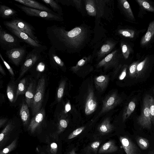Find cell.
<instances>
[{
	"label": "cell",
	"mask_w": 154,
	"mask_h": 154,
	"mask_svg": "<svg viewBox=\"0 0 154 154\" xmlns=\"http://www.w3.org/2000/svg\"><path fill=\"white\" fill-rule=\"evenodd\" d=\"M67 154H78L75 153V149H73L71 151L69 152Z\"/></svg>",
	"instance_id": "51"
},
{
	"label": "cell",
	"mask_w": 154,
	"mask_h": 154,
	"mask_svg": "<svg viewBox=\"0 0 154 154\" xmlns=\"http://www.w3.org/2000/svg\"><path fill=\"white\" fill-rule=\"evenodd\" d=\"M149 108L152 123L154 124V99L149 95Z\"/></svg>",
	"instance_id": "36"
},
{
	"label": "cell",
	"mask_w": 154,
	"mask_h": 154,
	"mask_svg": "<svg viewBox=\"0 0 154 154\" xmlns=\"http://www.w3.org/2000/svg\"><path fill=\"white\" fill-rule=\"evenodd\" d=\"M42 1L49 6L54 12L61 16L63 15L62 8L57 0H42Z\"/></svg>",
	"instance_id": "24"
},
{
	"label": "cell",
	"mask_w": 154,
	"mask_h": 154,
	"mask_svg": "<svg viewBox=\"0 0 154 154\" xmlns=\"http://www.w3.org/2000/svg\"><path fill=\"white\" fill-rule=\"evenodd\" d=\"M0 72L2 75H5L6 74L5 72L1 63H0Z\"/></svg>",
	"instance_id": "50"
},
{
	"label": "cell",
	"mask_w": 154,
	"mask_h": 154,
	"mask_svg": "<svg viewBox=\"0 0 154 154\" xmlns=\"http://www.w3.org/2000/svg\"><path fill=\"white\" fill-rule=\"evenodd\" d=\"M42 52L36 49H32L27 53L21 68L19 79L22 77L40 58L42 56Z\"/></svg>",
	"instance_id": "7"
},
{
	"label": "cell",
	"mask_w": 154,
	"mask_h": 154,
	"mask_svg": "<svg viewBox=\"0 0 154 154\" xmlns=\"http://www.w3.org/2000/svg\"><path fill=\"white\" fill-rule=\"evenodd\" d=\"M87 59L88 58L86 57H85L82 59L78 62L75 66L73 67L72 68H76L83 66L84 65Z\"/></svg>",
	"instance_id": "43"
},
{
	"label": "cell",
	"mask_w": 154,
	"mask_h": 154,
	"mask_svg": "<svg viewBox=\"0 0 154 154\" xmlns=\"http://www.w3.org/2000/svg\"><path fill=\"white\" fill-rule=\"evenodd\" d=\"M100 144L99 141H96L93 142L91 145V147L94 151H97Z\"/></svg>",
	"instance_id": "44"
},
{
	"label": "cell",
	"mask_w": 154,
	"mask_h": 154,
	"mask_svg": "<svg viewBox=\"0 0 154 154\" xmlns=\"http://www.w3.org/2000/svg\"><path fill=\"white\" fill-rule=\"evenodd\" d=\"M7 119H1L0 120V127H1L5 123Z\"/></svg>",
	"instance_id": "49"
},
{
	"label": "cell",
	"mask_w": 154,
	"mask_h": 154,
	"mask_svg": "<svg viewBox=\"0 0 154 154\" xmlns=\"http://www.w3.org/2000/svg\"><path fill=\"white\" fill-rule=\"evenodd\" d=\"M146 58L143 61L137 65L136 69L137 72H140L142 69L146 60Z\"/></svg>",
	"instance_id": "46"
},
{
	"label": "cell",
	"mask_w": 154,
	"mask_h": 154,
	"mask_svg": "<svg viewBox=\"0 0 154 154\" xmlns=\"http://www.w3.org/2000/svg\"><path fill=\"white\" fill-rule=\"evenodd\" d=\"M154 34V20L149 24L147 30L141 41V44L144 45L146 44L150 40Z\"/></svg>",
	"instance_id": "21"
},
{
	"label": "cell",
	"mask_w": 154,
	"mask_h": 154,
	"mask_svg": "<svg viewBox=\"0 0 154 154\" xmlns=\"http://www.w3.org/2000/svg\"><path fill=\"white\" fill-rule=\"evenodd\" d=\"M126 68L125 67L119 77V79L120 80H121L123 79L125 77L126 74Z\"/></svg>",
	"instance_id": "47"
},
{
	"label": "cell",
	"mask_w": 154,
	"mask_h": 154,
	"mask_svg": "<svg viewBox=\"0 0 154 154\" xmlns=\"http://www.w3.org/2000/svg\"><path fill=\"white\" fill-rule=\"evenodd\" d=\"M14 5L28 16L39 17L50 21L61 22L63 20L62 17L57 14L50 13L44 11L30 8L21 4L15 3Z\"/></svg>",
	"instance_id": "3"
},
{
	"label": "cell",
	"mask_w": 154,
	"mask_h": 154,
	"mask_svg": "<svg viewBox=\"0 0 154 154\" xmlns=\"http://www.w3.org/2000/svg\"><path fill=\"white\" fill-rule=\"evenodd\" d=\"M119 139L126 154H141L140 149L129 137L121 136Z\"/></svg>",
	"instance_id": "10"
},
{
	"label": "cell",
	"mask_w": 154,
	"mask_h": 154,
	"mask_svg": "<svg viewBox=\"0 0 154 154\" xmlns=\"http://www.w3.org/2000/svg\"><path fill=\"white\" fill-rule=\"evenodd\" d=\"M45 80L43 76L38 80L31 104V108L32 115L34 116L42 109L45 90Z\"/></svg>",
	"instance_id": "5"
},
{
	"label": "cell",
	"mask_w": 154,
	"mask_h": 154,
	"mask_svg": "<svg viewBox=\"0 0 154 154\" xmlns=\"http://www.w3.org/2000/svg\"><path fill=\"white\" fill-rule=\"evenodd\" d=\"M10 22L17 27L20 30L27 34L38 43L42 44L35 35V29L31 24L18 17H14L9 21Z\"/></svg>",
	"instance_id": "9"
},
{
	"label": "cell",
	"mask_w": 154,
	"mask_h": 154,
	"mask_svg": "<svg viewBox=\"0 0 154 154\" xmlns=\"http://www.w3.org/2000/svg\"><path fill=\"white\" fill-rule=\"evenodd\" d=\"M56 50L53 46H51L48 51V55L50 62L56 66L63 67L64 66V62L56 53Z\"/></svg>",
	"instance_id": "16"
},
{
	"label": "cell",
	"mask_w": 154,
	"mask_h": 154,
	"mask_svg": "<svg viewBox=\"0 0 154 154\" xmlns=\"http://www.w3.org/2000/svg\"><path fill=\"white\" fill-rule=\"evenodd\" d=\"M3 24L11 33L18 38L22 42L27 44L33 49H36L42 52L47 49V48L46 46L37 42L27 34L11 23L9 21H4Z\"/></svg>",
	"instance_id": "2"
},
{
	"label": "cell",
	"mask_w": 154,
	"mask_h": 154,
	"mask_svg": "<svg viewBox=\"0 0 154 154\" xmlns=\"http://www.w3.org/2000/svg\"><path fill=\"white\" fill-rule=\"evenodd\" d=\"M117 55L116 51H113L112 53L108 54L100 61L98 64V66L100 67L114 63L117 60Z\"/></svg>",
	"instance_id": "22"
},
{
	"label": "cell",
	"mask_w": 154,
	"mask_h": 154,
	"mask_svg": "<svg viewBox=\"0 0 154 154\" xmlns=\"http://www.w3.org/2000/svg\"><path fill=\"white\" fill-rule=\"evenodd\" d=\"M137 65V62H134L131 64L129 67V72L131 74H134L136 71Z\"/></svg>",
	"instance_id": "45"
},
{
	"label": "cell",
	"mask_w": 154,
	"mask_h": 154,
	"mask_svg": "<svg viewBox=\"0 0 154 154\" xmlns=\"http://www.w3.org/2000/svg\"><path fill=\"white\" fill-rule=\"evenodd\" d=\"M0 57L10 73L12 76H14V74L12 68L8 64V63L4 59L1 53H0Z\"/></svg>",
	"instance_id": "41"
},
{
	"label": "cell",
	"mask_w": 154,
	"mask_h": 154,
	"mask_svg": "<svg viewBox=\"0 0 154 154\" xmlns=\"http://www.w3.org/2000/svg\"><path fill=\"white\" fill-rule=\"evenodd\" d=\"M67 125L68 123L66 120L61 119L60 120L58 126V133H60L63 131Z\"/></svg>",
	"instance_id": "40"
},
{
	"label": "cell",
	"mask_w": 154,
	"mask_h": 154,
	"mask_svg": "<svg viewBox=\"0 0 154 154\" xmlns=\"http://www.w3.org/2000/svg\"><path fill=\"white\" fill-rule=\"evenodd\" d=\"M137 143L140 149L146 150L149 147V144L148 140L144 137H138L136 139Z\"/></svg>",
	"instance_id": "30"
},
{
	"label": "cell",
	"mask_w": 154,
	"mask_h": 154,
	"mask_svg": "<svg viewBox=\"0 0 154 154\" xmlns=\"http://www.w3.org/2000/svg\"><path fill=\"white\" fill-rule=\"evenodd\" d=\"M12 125L11 123H8L5 126L0 134V142L1 144L6 136L8 134L9 132L11 130Z\"/></svg>",
	"instance_id": "34"
},
{
	"label": "cell",
	"mask_w": 154,
	"mask_h": 154,
	"mask_svg": "<svg viewBox=\"0 0 154 154\" xmlns=\"http://www.w3.org/2000/svg\"><path fill=\"white\" fill-rule=\"evenodd\" d=\"M14 1L30 8L44 11L52 14H57L45 5L35 0H14Z\"/></svg>",
	"instance_id": "11"
},
{
	"label": "cell",
	"mask_w": 154,
	"mask_h": 154,
	"mask_svg": "<svg viewBox=\"0 0 154 154\" xmlns=\"http://www.w3.org/2000/svg\"><path fill=\"white\" fill-rule=\"evenodd\" d=\"M148 154H154V151H149Z\"/></svg>",
	"instance_id": "52"
},
{
	"label": "cell",
	"mask_w": 154,
	"mask_h": 154,
	"mask_svg": "<svg viewBox=\"0 0 154 154\" xmlns=\"http://www.w3.org/2000/svg\"><path fill=\"white\" fill-rule=\"evenodd\" d=\"M50 151L52 154H56L57 150V145L55 142H53L50 144Z\"/></svg>",
	"instance_id": "42"
},
{
	"label": "cell",
	"mask_w": 154,
	"mask_h": 154,
	"mask_svg": "<svg viewBox=\"0 0 154 154\" xmlns=\"http://www.w3.org/2000/svg\"><path fill=\"white\" fill-rule=\"evenodd\" d=\"M121 48L122 54L125 59H127L130 53V48L129 46L124 43L121 44Z\"/></svg>",
	"instance_id": "38"
},
{
	"label": "cell",
	"mask_w": 154,
	"mask_h": 154,
	"mask_svg": "<svg viewBox=\"0 0 154 154\" xmlns=\"http://www.w3.org/2000/svg\"><path fill=\"white\" fill-rule=\"evenodd\" d=\"M65 84V81H63L60 83L58 87L57 93V97L58 101L61 100L63 96Z\"/></svg>",
	"instance_id": "37"
},
{
	"label": "cell",
	"mask_w": 154,
	"mask_h": 154,
	"mask_svg": "<svg viewBox=\"0 0 154 154\" xmlns=\"http://www.w3.org/2000/svg\"><path fill=\"white\" fill-rule=\"evenodd\" d=\"M137 1L145 10L149 11L154 12V8L147 1L145 0H137Z\"/></svg>",
	"instance_id": "32"
},
{
	"label": "cell",
	"mask_w": 154,
	"mask_h": 154,
	"mask_svg": "<svg viewBox=\"0 0 154 154\" xmlns=\"http://www.w3.org/2000/svg\"><path fill=\"white\" fill-rule=\"evenodd\" d=\"M118 149L114 141L109 140L103 145L99 149V153H111L115 152Z\"/></svg>",
	"instance_id": "18"
},
{
	"label": "cell",
	"mask_w": 154,
	"mask_h": 154,
	"mask_svg": "<svg viewBox=\"0 0 154 154\" xmlns=\"http://www.w3.org/2000/svg\"><path fill=\"white\" fill-rule=\"evenodd\" d=\"M85 128L84 127L78 128L73 131L68 136V139H71L77 136L80 134Z\"/></svg>",
	"instance_id": "39"
},
{
	"label": "cell",
	"mask_w": 154,
	"mask_h": 154,
	"mask_svg": "<svg viewBox=\"0 0 154 154\" xmlns=\"http://www.w3.org/2000/svg\"><path fill=\"white\" fill-rule=\"evenodd\" d=\"M26 81L25 78L22 79L19 82L17 89L15 102L19 95L25 94L27 88Z\"/></svg>",
	"instance_id": "26"
},
{
	"label": "cell",
	"mask_w": 154,
	"mask_h": 154,
	"mask_svg": "<svg viewBox=\"0 0 154 154\" xmlns=\"http://www.w3.org/2000/svg\"><path fill=\"white\" fill-rule=\"evenodd\" d=\"M113 128V126L111 124L109 120L106 119L100 125L98 128V130L100 134H105L112 131Z\"/></svg>",
	"instance_id": "20"
},
{
	"label": "cell",
	"mask_w": 154,
	"mask_h": 154,
	"mask_svg": "<svg viewBox=\"0 0 154 154\" xmlns=\"http://www.w3.org/2000/svg\"><path fill=\"white\" fill-rule=\"evenodd\" d=\"M71 105L69 103H67L65 106V111L66 112H68L71 109Z\"/></svg>",
	"instance_id": "48"
},
{
	"label": "cell",
	"mask_w": 154,
	"mask_h": 154,
	"mask_svg": "<svg viewBox=\"0 0 154 154\" xmlns=\"http://www.w3.org/2000/svg\"><path fill=\"white\" fill-rule=\"evenodd\" d=\"M87 31L83 27H77L70 31L65 27L54 24L48 26L46 33L51 46L56 51L72 52L85 42L87 37Z\"/></svg>",
	"instance_id": "1"
},
{
	"label": "cell",
	"mask_w": 154,
	"mask_h": 154,
	"mask_svg": "<svg viewBox=\"0 0 154 154\" xmlns=\"http://www.w3.org/2000/svg\"><path fill=\"white\" fill-rule=\"evenodd\" d=\"M26 46H23L6 51L5 54L9 61L18 66L25 58L27 54Z\"/></svg>",
	"instance_id": "8"
},
{
	"label": "cell",
	"mask_w": 154,
	"mask_h": 154,
	"mask_svg": "<svg viewBox=\"0 0 154 154\" xmlns=\"http://www.w3.org/2000/svg\"><path fill=\"white\" fill-rule=\"evenodd\" d=\"M108 82V79L106 76L101 75L96 79L95 83L97 88L103 90L106 86Z\"/></svg>",
	"instance_id": "29"
},
{
	"label": "cell",
	"mask_w": 154,
	"mask_h": 154,
	"mask_svg": "<svg viewBox=\"0 0 154 154\" xmlns=\"http://www.w3.org/2000/svg\"><path fill=\"white\" fill-rule=\"evenodd\" d=\"M21 42L20 39L4 29L0 25V45L2 49L7 51L21 47Z\"/></svg>",
	"instance_id": "4"
},
{
	"label": "cell",
	"mask_w": 154,
	"mask_h": 154,
	"mask_svg": "<svg viewBox=\"0 0 154 154\" xmlns=\"http://www.w3.org/2000/svg\"><path fill=\"white\" fill-rule=\"evenodd\" d=\"M87 100L85 113L86 115H88L93 112L97 107V103L92 91H90L89 92Z\"/></svg>",
	"instance_id": "13"
},
{
	"label": "cell",
	"mask_w": 154,
	"mask_h": 154,
	"mask_svg": "<svg viewBox=\"0 0 154 154\" xmlns=\"http://www.w3.org/2000/svg\"><path fill=\"white\" fill-rule=\"evenodd\" d=\"M119 2L122 9L126 14L130 18L134 19L133 14L128 2L126 0H120Z\"/></svg>",
	"instance_id": "28"
},
{
	"label": "cell",
	"mask_w": 154,
	"mask_h": 154,
	"mask_svg": "<svg viewBox=\"0 0 154 154\" xmlns=\"http://www.w3.org/2000/svg\"><path fill=\"white\" fill-rule=\"evenodd\" d=\"M45 114V109L42 108L32 118L28 129L31 133L34 132L43 121Z\"/></svg>",
	"instance_id": "12"
},
{
	"label": "cell",
	"mask_w": 154,
	"mask_h": 154,
	"mask_svg": "<svg viewBox=\"0 0 154 154\" xmlns=\"http://www.w3.org/2000/svg\"><path fill=\"white\" fill-rule=\"evenodd\" d=\"M149 95H146L143 100L140 115L137 119L139 125L143 128L150 129L152 121L149 108Z\"/></svg>",
	"instance_id": "6"
},
{
	"label": "cell",
	"mask_w": 154,
	"mask_h": 154,
	"mask_svg": "<svg viewBox=\"0 0 154 154\" xmlns=\"http://www.w3.org/2000/svg\"><path fill=\"white\" fill-rule=\"evenodd\" d=\"M40 154H45V153L44 152H42Z\"/></svg>",
	"instance_id": "53"
},
{
	"label": "cell",
	"mask_w": 154,
	"mask_h": 154,
	"mask_svg": "<svg viewBox=\"0 0 154 154\" xmlns=\"http://www.w3.org/2000/svg\"><path fill=\"white\" fill-rule=\"evenodd\" d=\"M119 101V98L116 94H114L109 96L103 102L102 112H106L112 109Z\"/></svg>",
	"instance_id": "14"
},
{
	"label": "cell",
	"mask_w": 154,
	"mask_h": 154,
	"mask_svg": "<svg viewBox=\"0 0 154 154\" xmlns=\"http://www.w3.org/2000/svg\"><path fill=\"white\" fill-rule=\"evenodd\" d=\"M36 86L35 82H31L28 86L25 93L26 102L28 107H31L35 94Z\"/></svg>",
	"instance_id": "15"
},
{
	"label": "cell",
	"mask_w": 154,
	"mask_h": 154,
	"mask_svg": "<svg viewBox=\"0 0 154 154\" xmlns=\"http://www.w3.org/2000/svg\"><path fill=\"white\" fill-rule=\"evenodd\" d=\"M118 32L119 34L130 38H133L135 33L134 31L130 29H119Z\"/></svg>",
	"instance_id": "35"
},
{
	"label": "cell",
	"mask_w": 154,
	"mask_h": 154,
	"mask_svg": "<svg viewBox=\"0 0 154 154\" xmlns=\"http://www.w3.org/2000/svg\"><path fill=\"white\" fill-rule=\"evenodd\" d=\"M17 139H15L8 146L0 151V154H6L13 150L16 147Z\"/></svg>",
	"instance_id": "33"
},
{
	"label": "cell",
	"mask_w": 154,
	"mask_h": 154,
	"mask_svg": "<svg viewBox=\"0 0 154 154\" xmlns=\"http://www.w3.org/2000/svg\"><path fill=\"white\" fill-rule=\"evenodd\" d=\"M20 115L24 125H26L29 119V112L27 104L23 103L20 109Z\"/></svg>",
	"instance_id": "23"
},
{
	"label": "cell",
	"mask_w": 154,
	"mask_h": 154,
	"mask_svg": "<svg viewBox=\"0 0 154 154\" xmlns=\"http://www.w3.org/2000/svg\"><path fill=\"white\" fill-rule=\"evenodd\" d=\"M135 108V104L134 102L131 101L128 104L124 112L123 115V120L124 121L127 119L133 112Z\"/></svg>",
	"instance_id": "31"
},
{
	"label": "cell",
	"mask_w": 154,
	"mask_h": 154,
	"mask_svg": "<svg viewBox=\"0 0 154 154\" xmlns=\"http://www.w3.org/2000/svg\"><path fill=\"white\" fill-rule=\"evenodd\" d=\"M85 3V8L88 14L91 16H95L97 14V9L95 1L86 0Z\"/></svg>",
	"instance_id": "25"
},
{
	"label": "cell",
	"mask_w": 154,
	"mask_h": 154,
	"mask_svg": "<svg viewBox=\"0 0 154 154\" xmlns=\"http://www.w3.org/2000/svg\"><path fill=\"white\" fill-rule=\"evenodd\" d=\"M17 12L6 5L0 6V16L4 19L13 18L17 15Z\"/></svg>",
	"instance_id": "17"
},
{
	"label": "cell",
	"mask_w": 154,
	"mask_h": 154,
	"mask_svg": "<svg viewBox=\"0 0 154 154\" xmlns=\"http://www.w3.org/2000/svg\"><path fill=\"white\" fill-rule=\"evenodd\" d=\"M7 94L9 101L11 103L15 102L16 91L14 85L13 83L8 84L7 88Z\"/></svg>",
	"instance_id": "27"
},
{
	"label": "cell",
	"mask_w": 154,
	"mask_h": 154,
	"mask_svg": "<svg viewBox=\"0 0 154 154\" xmlns=\"http://www.w3.org/2000/svg\"><path fill=\"white\" fill-rule=\"evenodd\" d=\"M115 46V43L111 41H108L101 47L98 53V57L101 58L108 54Z\"/></svg>",
	"instance_id": "19"
}]
</instances>
